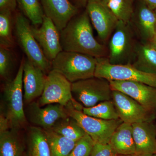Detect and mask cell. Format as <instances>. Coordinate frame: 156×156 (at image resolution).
<instances>
[{
  "label": "cell",
  "instance_id": "1",
  "mask_svg": "<svg viewBox=\"0 0 156 156\" xmlns=\"http://www.w3.org/2000/svg\"><path fill=\"white\" fill-rule=\"evenodd\" d=\"M87 10L72 18L60 31L62 50L77 52L94 56L106 57L107 50L96 41Z\"/></svg>",
  "mask_w": 156,
  "mask_h": 156
},
{
  "label": "cell",
  "instance_id": "2",
  "mask_svg": "<svg viewBox=\"0 0 156 156\" xmlns=\"http://www.w3.org/2000/svg\"><path fill=\"white\" fill-rule=\"evenodd\" d=\"M24 61L23 58L15 78L6 82L1 97L0 114L7 118L11 129L18 131L25 128L27 122L23 94Z\"/></svg>",
  "mask_w": 156,
  "mask_h": 156
},
{
  "label": "cell",
  "instance_id": "3",
  "mask_svg": "<svg viewBox=\"0 0 156 156\" xmlns=\"http://www.w3.org/2000/svg\"><path fill=\"white\" fill-rule=\"evenodd\" d=\"M97 58L77 52L62 50L51 62L52 69L73 83L95 77Z\"/></svg>",
  "mask_w": 156,
  "mask_h": 156
},
{
  "label": "cell",
  "instance_id": "4",
  "mask_svg": "<svg viewBox=\"0 0 156 156\" xmlns=\"http://www.w3.org/2000/svg\"><path fill=\"white\" fill-rule=\"evenodd\" d=\"M17 43L27 58L46 74L52 70L51 62L47 59L32 31L30 21L22 13H17L14 21Z\"/></svg>",
  "mask_w": 156,
  "mask_h": 156
},
{
  "label": "cell",
  "instance_id": "5",
  "mask_svg": "<svg viewBox=\"0 0 156 156\" xmlns=\"http://www.w3.org/2000/svg\"><path fill=\"white\" fill-rule=\"evenodd\" d=\"M72 100L64 106L68 115L75 119L95 143L108 144L113 133L122 121L121 119L102 120L88 115L83 110L76 108Z\"/></svg>",
  "mask_w": 156,
  "mask_h": 156
},
{
  "label": "cell",
  "instance_id": "6",
  "mask_svg": "<svg viewBox=\"0 0 156 156\" xmlns=\"http://www.w3.org/2000/svg\"><path fill=\"white\" fill-rule=\"evenodd\" d=\"M109 44L108 59L112 64H132L137 43L131 23L119 20Z\"/></svg>",
  "mask_w": 156,
  "mask_h": 156
},
{
  "label": "cell",
  "instance_id": "7",
  "mask_svg": "<svg viewBox=\"0 0 156 156\" xmlns=\"http://www.w3.org/2000/svg\"><path fill=\"white\" fill-rule=\"evenodd\" d=\"M95 77L109 81L140 82L156 88V74L141 71L131 64H111L106 57L97 58Z\"/></svg>",
  "mask_w": 156,
  "mask_h": 156
},
{
  "label": "cell",
  "instance_id": "8",
  "mask_svg": "<svg viewBox=\"0 0 156 156\" xmlns=\"http://www.w3.org/2000/svg\"><path fill=\"white\" fill-rule=\"evenodd\" d=\"M72 93L78 103L90 108L112 100V89L108 80L94 77L72 83Z\"/></svg>",
  "mask_w": 156,
  "mask_h": 156
},
{
  "label": "cell",
  "instance_id": "9",
  "mask_svg": "<svg viewBox=\"0 0 156 156\" xmlns=\"http://www.w3.org/2000/svg\"><path fill=\"white\" fill-rule=\"evenodd\" d=\"M112 100L123 122L132 124L142 122H154L156 113L147 109L133 98L125 93L112 90Z\"/></svg>",
  "mask_w": 156,
  "mask_h": 156
},
{
  "label": "cell",
  "instance_id": "10",
  "mask_svg": "<svg viewBox=\"0 0 156 156\" xmlns=\"http://www.w3.org/2000/svg\"><path fill=\"white\" fill-rule=\"evenodd\" d=\"M73 98L72 83L61 74L51 70L47 76L44 91L37 101L39 105L58 104L64 106Z\"/></svg>",
  "mask_w": 156,
  "mask_h": 156
},
{
  "label": "cell",
  "instance_id": "11",
  "mask_svg": "<svg viewBox=\"0 0 156 156\" xmlns=\"http://www.w3.org/2000/svg\"><path fill=\"white\" fill-rule=\"evenodd\" d=\"M87 11L101 40L105 41L113 32L119 20L102 0H89Z\"/></svg>",
  "mask_w": 156,
  "mask_h": 156
},
{
  "label": "cell",
  "instance_id": "12",
  "mask_svg": "<svg viewBox=\"0 0 156 156\" xmlns=\"http://www.w3.org/2000/svg\"><path fill=\"white\" fill-rule=\"evenodd\" d=\"M32 31L44 55L52 62L62 51L60 32L52 20L44 15L40 27L32 25Z\"/></svg>",
  "mask_w": 156,
  "mask_h": 156
},
{
  "label": "cell",
  "instance_id": "13",
  "mask_svg": "<svg viewBox=\"0 0 156 156\" xmlns=\"http://www.w3.org/2000/svg\"><path fill=\"white\" fill-rule=\"evenodd\" d=\"M25 114L27 121L44 130L51 129L59 120L68 116L61 105L52 104L43 108L36 101L28 104Z\"/></svg>",
  "mask_w": 156,
  "mask_h": 156
},
{
  "label": "cell",
  "instance_id": "14",
  "mask_svg": "<svg viewBox=\"0 0 156 156\" xmlns=\"http://www.w3.org/2000/svg\"><path fill=\"white\" fill-rule=\"evenodd\" d=\"M112 90L125 93L147 109L156 113V88L140 83L128 81H109Z\"/></svg>",
  "mask_w": 156,
  "mask_h": 156
},
{
  "label": "cell",
  "instance_id": "15",
  "mask_svg": "<svg viewBox=\"0 0 156 156\" xmlns=\"http://www.w3.org/2000/svg\"><path fill=\"white\" fill-rule=\"evenodd\" d=\"M47 76L41 69L27 58L24 59L23 82V98L28 104L40 97L44 91Z\"/></svg>",
  "mask_w": 156,
  "mask_h": 156
},
{
  "label": "cell",
  "instance_id": "16",
  "mask_svg": "<svg viewBox=\"0 0 156 156\" xmlns=\"http://www.w3.org/2000/svg\"><path fill=\"white\" fill-rule=\"evenodd\" d=\"M154 122L132 124L136 156H150L156 153V125Z\"/></svg>",
  "mask_w": 156,
  "mask_h": 156
},
{
  "label": "cell",
  "instance_id": "17",
  "mask_svg": "<svg viewBox=\"0 0 156 156\" xmlns=\"http://www.w3.org/2000/svg\"><path fill=\"white\" fill-rule=\"evenodd\" d=\"M41 2L45 15L52 20L59 32L78 14V8L69 0H41Z\"/></svg>",
  "mask_w": 156,
  "mask_h": 156
},
{
  "label": "cell",
  "instance_id": "18",
  "mask_svg": "<svg viewBox=\"0 0 156 156\" xmlns=\"http://www.w3.org/2000/svg\"><path fill=\"white\" fill-rule=\"evenodd\" d=\"M132 20L140 38L145 41L144 43H150L155 38L156 15L154 10L139 2Z\"/></svg>",
  "mask_w": 156,
  "mask_h": 156
},
{
  "label": "cell",
  "instance_id": "19",
  "mask_svg": "<svg viewBox=\"0 0 156 156\" xmlns=\"http://www.w3.org/2000/svg\"><path fill=\"white\" fill-rule=\"evenodd\" d=\"M109 143L118 155H135L132 125L122 123L113 133Z\"/></svg>",
  "mask_w": 156,
  "mask_h": 156
},
{
  "label": "cell",
  "instance_id": "20",
  "mask_svg": "<svg viewBox=\"0 0 156 156\" xmlns=\"http://www.w3.org/2000/svg\"><path fill=\"white\" fill-rule=\"evenodd\" d=\"M25 143V156H51L48 136L41 128L29 127Z\"/></svg>",
  "mask_w": 156,
  "mask_h": 156
},
{
  "label": "cell",
  "instance_id": "21",
  "mask_svg": "<svg viewBox=\"0 0 156 156\" xmlns=\"http://www.w3.org/2000/svg\"><path fill=\"white\" fill-rule=\"evenodd\" d=\"M14 129L0 133V156H25L26 143Z\"/></svg>",
  "mask_w": 156,
  "mask_h": 156
},
{
  "label": "cell",
  "instance_id": "22",
  "mask_svg": "<svg viewBox=\"0 0 156 156\" xmlns=\"http://www.w3.org/2000/svg\"><path fill=\"white\" fill-rule=\"evenodd\" d=\"M132 65L137 69L156 74V50L149 43L137 44Z\"/></svg>",
  "mask_w": 156,
  "mask_h": 156
},
{
  "label": "cell",
  "instance_id": "23",
  "mask_svg": "<svg viewBox=\"0 0 156 156\" xmlns=\"http://www.w3.org/2000/svg\"><path fill=\"white\" fill-rule=\"evenodd\" d=\"M44 131L50 144L51 156H69L76 141L57 134L51 129Z\"/></svg>",
  "mask_w": 156,
  "mask_h": 156
},
{
  "label": "cell",
  "instance_id": "24",
  "mask_svg": "<svg viewBox=\"0 0 156 156\" xmlns=\"http://www.w3.org/2000/svg\"><path fill=\"white\" fill-rule=\"evenodd\" d=\"M51 129L57 134L75 141L86 134L77 121L69 116L59 120Z\"/></svg>",
  "mask_w": 156,
  "mask_h": 156
},
{
  "label": "cell",
  "instance_id": "25",
  "mask_svg": "<svg viewBox=\"0 0 156 156\" xmlns=\"http://www.w3.org/2000/svg\"><path fill=\"white\" fill-rule=\"evenodd\" d=\"M22 14L34 26L42 24L45 14L41 0H17Z\"/></svg>",
  "mask_w": 156,
  "mask_h": 156
},
{
  "label": "cell",
  "instance_id": "26",
  "mask_svg": "<svg viewBox=\"0 0 156 156\" xmlns=\"http://www.w3.org/2000/svg\"><path fill=\"white\" fill-rule=\"evenodd\" d=\"M83 112L85 114L100 119L116 120L120 119L112 99L102 101L92 107H83Z\"/></svg>",
  "mask_w": 156,
  "mask_h": 156
},
{
  "label": "cell",
  "instance_id": "27",
  "mask_svg": "<svg viewBox=\"0 0 156 156\" xmlns=\"http://www.w3.org/2000/svg\"><path fill=\"white\" fill-rule=\"evenodd\" d=\"M107 5L119 20L131 22L134 13L133 0H110Z\"/></svg>",
  "mask_w": 156,
  "mask_h": 156
},
{
  "label": "cell",
  "instance_id": "28",
  "mask_svg": "<svg viewBox=\"0 0 156 156\" xmlns=\"http://www.w3.org/2000/svg\"><path fill=\"white\" fill-rule=\"evenodd\" d=\"M12 13L10 11H0V46L9 48L14 45Z\"/></svg>",
  "mask_w": 156,
  "mask_h": 156
},
{
  "label": "cell",
  "instance_id": "29",
  "mask_svg": "<svg viewBox=\"0 0 156 156\" xmlns=\"http://www.w3.org/2000/svg\"><path fill=\"white\" fill-rule=\"evenodd\" d=\"M10 48L0 46V76L5 80L9 78L14 66V57Z\"/></svg>",
  "mask_w": 156,
  "mask_h": 156
},
{
  "label": "cell",
  "instance_id": "30",
  "mask_svg": "<svg viewBox=\"0 0 156 156\" xmlns=\"http://www.w3.org/2000/svg\"><path fill=\"white\" fill-rule=\"evenodd\" d=\"M95 142L86 133L76 141L69 156H90Z\"/></svg>",
  "mask_w": 156,
  "mask_h": 156
},
{
  "label": "cell",
  "instance_id": "31",
  "mask_svg": "<svg viewBox=\"0 0 156 156\" xmlns=\"http://www.w3.org/2000/svg\"><path fill=\"white\" fill-rule=\"evenodd\" d=\"M118 154L109 143H95L90 156H116Z\"/></svg>",
  "mask_w": 156,
  "mask_h": 156
},
{
  "label": "cell",
  "instance_id": "32",
  "mask_svg": "<svg viewBox=\"0 0 156 156\" xmlns=\"http://www.w3.org/2000/svg\"><path fill=\"white\" fill-rule=\"evenodd\" d=\"M17 0H0V11L13 12L16 9Z\"/></svg>",
  "mask_w": 156,
  "mask_h": 156
},
{
  "label": "cell",
  "instance_id": "33",
  "mask_svg": "<svg viewBox=\"0 0 156 156\" xmlns=\"http://www.w3.org/2000/svg\"><path fill=\"white\" fill-rule=\"evenodd\" d=\"M11 129L9 121L5 116L0 114V133Z\"/></svg>",
  "mask_w": 156,
  "mask_h": 156
},
{
  "label": "cell",
  "instance_id": "34",
  "mask_svg": "<svg viewBox=\"0 0 156 156\" xmlns=\"http://www.w3.org/2000/svg\"><path fill=\"white\" fill-rule=\"evenodd\" d=\"M138 1L144 3L151 10L154 11L156 10V0H138Z\"/></svg>",
  "mask_w": 156,
  "mask_h": 156
},
{
  "label": "cell",
  "instance_id": "35",
  "mask_svg": "<svg viewBox=\"0 0 156 156\" xmlns=\"http://www.w3.org/2000/svg\"><path fill=\"white\" fill-rule=\"evenodd\" d=\"M78 5L81 6H84L87 5V2L89 0H73Z\"/></svg>",
  "mask_w": 156,
  "mask_h": 156
},
{
  "label": "cell",
  "instance_id": "36",
  "mask_svg": "<svg viewBox=\"0 0 156 156\" xmlns=\"http://www.w3.org/2000/svg\"><path fill=\"white\" fill-rule=\"evenodd\" d=\"M149 44H150L156 50V38L154 39L153 41H152Z\"/></svg>",
  "mask_w": 156,
  "mask_h": 156
},
{
  "label": "cell",
  "instance_id": "37",
  "mask_svg": "<svg viewBox=\"0 0 156 156\" xmlns=\"http://www.w3.org/2000/svg\"><path fill=\"white\" fill-rule=\"evenodd\" d=\"M102 1H103L104 3H105L107 5L110 0H102Z\"/></svg>",
  "mask_w": 156,
  "mask_h": 156
},
{
  "label": "cell",
  "instance_id": "38",
  "mask_svg": "<svg viewBox=\"0 0 156 156\" xmlns=\"http://www.w3.org/2000/svg\"><path fill=\"white\" fill-rule=\"evenodd\" d=\"M116 156H136L135 155H118Z\"/></svg>",
  "mask_w": 156,
  "mask_h": 156
},
{
  "label": "cell",
  "instance_id": "39",
  "mask_svg": "<svg viewBox=\"0 0 156 156\" xmlns=\"http://www.w3.org/2000/svg\"><path fill=\"white\" fill-rule=\"evenodd\" d=\"M155 35H156L155 38H156V24H155Z\"/></svg>",
  "mask_w": 156,
  "mask_h": 156
},
{
  "label": "cell",
  "instance_id": "40",
  "mask_svg": "<svg viewBox=\"0 0 156 156\" xmlns=\"http://www.w3.org/2000/svg\"><path fill=\"white\" fill-rule=\"evenodd\" d=\"M150 156H156V154H154Z\"/></svg>",
  "mask_w": 156,
  "mask_h": 156
},
{
  "label": "cell",
  "instance_id": "41",
  "mask_svg": "<svg viewBox=\"0 0 156 156\" xmlns=\"http://www.w3.org/2000/svg\"><path fill=\"white\" fill-rule=\"evenodd\" d=\"M154 12L155 14L156 15V10H154Z\"/></svg>",
  "mask_w": 156,
  "mask_h": 156
},
{
  "label": "cell",
  "instance_id": "42",
  "mask_svg": "<svg viewBox=\"0 0 156 156\" xmlns=\"http://www.w3.org/2000/svg\"></svg>",
  "mask_w": 156,
  "mask_h": 156
}]
</instances>
